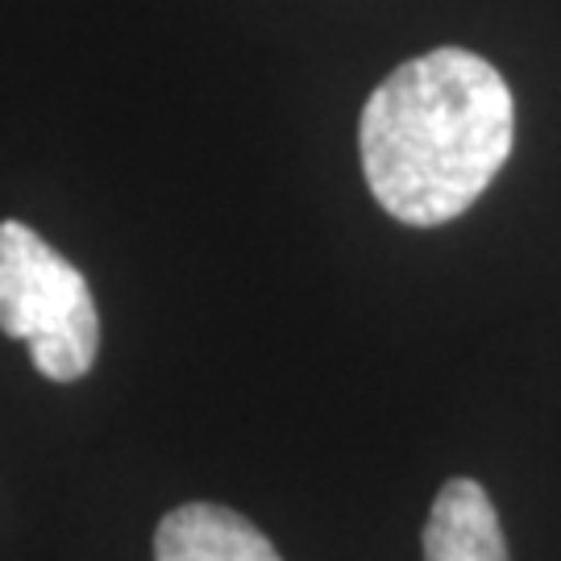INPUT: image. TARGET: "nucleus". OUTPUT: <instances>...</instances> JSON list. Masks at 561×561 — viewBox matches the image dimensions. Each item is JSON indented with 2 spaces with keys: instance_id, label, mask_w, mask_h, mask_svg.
I'll return each mask as SVG.
<instances>
[{
  "instance_id": "nucleus-1",
  "label": "nucleus",
  "mask_w": 561,
  "mask_h": 561,
  "mask_svg": "<svg viewBox=\"0 0 561 561\" xmlns=\"http://www.w3.org/2000/svg\"><path fill=\"white\" fill-rule=\"evenodd\" d=\"M516 141V101L491 62L437 46L370 92L358 146L366 187L403 225L461 217L503 171Z\"/></svg>"
},
{
  "instance_id": "nucleus-2",
  "label": "nucleus",
  "mask_w": 561,
  "mask_h": 561,
  "mask_svg": "<svg viewBox=\"0 0 561 561\" xmlns=\"http://www.w3.org/2000/svg\"><path fill=\"white\" fill-rule=\"evenodd\" d=\"M0 333L30 345L34 370L76 382L101 354L88 279L30 225L0 221Z\"/></svg>"
},
{
  "instance_id": "nucleus-3",
  "label": "nucleus",
  "mask_w": 561,
  "mask_h": 561,
  "mask_svg": "<svg viewBox=\"0 0 561 561\" xmlns=\"http://www.w3.org/2000/svg\"><path fill=\"white\" fill-rule=\"evenodd\" d=\"M154 561H283L266 533L221 503H183L154 528Z\"/></svg>"
},
{
  "instance_id": "nucleus-4",
  "label": "nucleus",
  "mask_w": 561,
  "mask_h": 561,
  "mask_svg": "<svg viewBox=\"0 0 561 561\" xmlns=\"http://www.w3.org/2000/svg\"><path fill=\"white\" fill-rule=\"evenodd\" d=\"M424 561H507L495 503L474 479H449L424 520Z\"/></svg>"
}]
</instances>
